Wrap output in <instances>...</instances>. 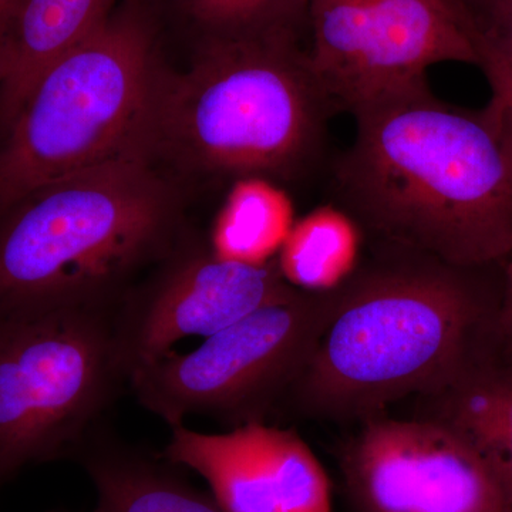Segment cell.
<instances>
[{"label": "cell", "instance_id": "cell-1", "mask_svg": "<svg viewBox=\"0 0 512 512\" xmlns=\"http://www.w3.org/2000/svg\"><path fill=\"white\" fill-rule=\"evenodd\" d=\"M350 114L330 194L363 234L463 268L511 258L512 137L494 106H454L423 83Z\"/></svg>", "mask_w": 512, "mask_h": 512}, {"label": "cell", "instance_id": "cell-2", "mask_svg": "<svg viewBox=\"0 0 512 512\" xmlns=\"http://www.w3.org/2000/svg\"><path fill=\"white\" fill-rule=\"evenodd\" d=\"M376 245L336 289L286 393L303 416L363 423L406 397L439 392L497 346L501 266L463 268Z\"/></svg>", "mask_w": 512, "mask_h": 512}, {"label": "cell", "instance_id": "cell-3", "mask_svg": "<svg viewBox=\"0 0 512 512\" xmlns=\"http://www.w3.org/2000/svg\"><path fill=\"white\" fill-rule=\"evenodd\" d=\"M299 35L205 36L187 70L161 69L144 154L239 180L316 170L338 107Z\"/></svg>", "mask_w": 512, "mask_h": 512}, {"label": "cell", "instance_id": "cell-4", "mask_svg": "<svg viewBox=\"0 0 512 512\" xmlns=\"http://www.w3.org/2000/svg\"><path fill=\"white\" fill-rule=\"evenodd\" d=\"M180 239V202L144 154L67 175L0 211V305L119 308Z\"/></svg>", "mask_w": 512, "mask_h": 512}, {"label": "cell", "instance_id": "cell-5", "mask_svg": "<svg viewBox=\"0 0 512 512\" xmlns=\"http://www.w3.org/2000/svg\"><path fill=\"white\" fill-rule=\"evenodd\" d=\"M160 72L153 22L136 0L50 64L0 134V211L59 178L144 154Z\"/></svg>", "mask_w": 512, "mask_h": 512}, {"label": "cell", "instance_id": "cell-6", "mask_svg": "<svg viewBox=\"0 0 512 512\" xmlns=\"http://www.w3.org/2000/svg\"><path fill=\"white\" fill-rule=\"evenodd\" d=\"M119 308L0 305V484L76 457L130 375Z\"/></svg>", "mask_w": 512, "mask_h": 512}, {"label": "cell", "instance_id": "cell-7", "mask_svg": "<svg viewBox=\"0 0 512 512\" xmlns=\"http://www.w3.org/2000/svg\"><path fill=\"white\" fill-rule=\"evenodd\" d=\"M335 302L336 289L266 305L190 353L170 352L141 367L128 387L170 427L192 414L234 427L264 423L301 375Z\"/></svg>", "mask_w": 512, "mask_h": 512}, {"label": "cell", "instance_id": "cell-8", "mask_svg": "<svg viewBox=\"0 0 512 512\" xmlns=\"http://www.w3.org/2000/svg\"><path fill=\"white\" fill-rule=\"evenodd\" d=\"M313 70L352 113L427 83L430 67H478L471 20L448 0H308Z\"/></svg>", "mask_w": 512, "mask_h": 512}, {"label": "cell", "instance_id": "cell-9", "mask_svg": "<svg viewBox=\"0 0 512 512\" xmlns=\"http://www.w3.org/2000/svg\"><path fill=\"white\" fill-rule=\"evenodd\" d=\"M360 512H512V498L487 461L437 420L377 416L340 456Z\"/></svg>", "mask_w": 512, "mask_h": 512}, {"label": "cell", "instance_id": "cell-10", "mask_svg": "<svg viewBox=\"0 0 512 512\" xmlns=\"http://www.w3.org/2000/svg\"><path fill=\"white\" fill-rule=\"evenodd\" d=\"M276 261L242 264L211 248H178L156 275L128 293L117 312V336L128 375L168 355L190 336L210 338L249 313L295 298Z\"/></svg>", "mask_w": 512, "mask_h": 512}, {"label": "cell", "instance_id": "cell-11", "mask_svg": "<svg viewBox=\"0 0 512 512\" xmlns=\"http://www.w3.org/2000/svg\"><path fill=\"white\" fill-rule=\"evenodd\" d=\"M117 0H15L0 32V134L47 67L113 15Z\"/></svg>", "mask_w": 512, "mask_h": 512}, {"label": "cell", "instance_id": "cell-12", "mask_svg": "<svg viewBox=\"0 0 512 512\" xmlns=\"http://www.w3.org/2000/svg\"><path fill=\"white\" fill-rule=\"evenodd\" d=\"M262 424H244L225 434L198 433L184 424L171 427L163 458L200 474L224 512H282L281 487L266 454Z\"/></svg>", "mask_w": 512, "mask_h": 512}, {"label": "cell", "instance_id": "cell-13", "mask_svg": "<svg viewBox=\"0 0 512 512\" xmlns=\"http://www.w3.org/2000/svg\"><path fill=\"white\" fill-rule=\"evenodd\" d=\"M424 419L464 437L512 498V362L497 346L439 392L421 397Z\"/></svg>", "mask_w": 512, "mask_h": 512}, {"label": "cell", "instance_id": "cell-14", "mask_svg": "<svg viewBox=\"0 0 512 512\" xmlns=\"http://www.w3.org/2000/svg\"><path fill=\"white\" fill-rule=\"evenodd\" d=\"M107 512H224L168 466L113 441L99 429L76 454Z\"/></svg>", "mask_w": 512, "mask_h": 512}, {"label": "cell", "instance_id": "cell-15", "mask_svg": "<svg viewBox=\"0 0 512 512\" xmlns=\"http://www.w3.org/2000/svg\"><path fill=\"white\" fill-rule=\"evenodd\" d=\"M362 229L336 205L316 208L295 222L276 264L285 281L308 293L335 291L356 271Z\"/></svg>", "mask_w": 512, "mask_h": 512}, {"label": "cell", "instance_id": "cell-16", "mask_svg": "<svg viewBox=\"0 0 512 512\" xmlns=\"http://www.w3.org/2000/svg\"><path fill=\"white\" fill-rule=\"evenodd\" d=\"M293 227L291 204L262 178H242L215 218L210 248L218 258L264 265L284 245Z\"/></svg>", "mask_w": 512, "mask_h": 512}, {"label": "cell", "instance_id": "cell-17", "mask_svg": "<svg viewBox=\"0 0 512 512\" xmlns=\"http://www.w3.org/2000/svg\"><path fill=\"white\" fill-rule=\"evenodd\" d=\"M262 439L281 487L282 512H332L329 478L302 437L262 424Z\"/></svg>", "mask_w": 512, "mask_h": 512}, {"label": "cell", "instance_id": "cell-18", "mask_svg": "<svg viewBox=\"0 0 512 512\" xmlns=\"http://www.w3.org/2000/svg\"><path fill=\"white\" fill-rule=\"evenodd\" d=\"M205 36L296 32L308 25V0H181Z\"/></svg>", "mask_w": 512, "mask_h": 512}, {"label": "cell", "instance_id": "cell-19", "mask_svg": "<svg viewBox=\"0 0 512 512\" xmlns=\"http://www.w3.org/2000/svg\"><path fill=\"white\" fill-rule=\"evenodd\" d=\"M476 46L480 56L478 67L490 84V104L500 113L512 137V62L481 40L476 39Z\"/></svg>", "mask_w": 512, "mask_h": 512}, {"label": "cell", "instance_id": "cell-20", "mask_svg": "<svg viewBox=\"0 0 512 512\" xmlns=\"http://www.w3.org/2000/svg\"><path fill=\"white\" fill-rule=\"evenodd\" d=\"M474 37L512 62V0H493L474 18Z\"/></svg>", "mask_w": 512, "mask_h": 512}, {"label": "cell", "instance_id": "cell-21", "mask_svg": "<svg viewBox=\"0 0 512 512\" xmlns=\"http://www.w3.org/2000/svg\"><path fill=\"white\" fill-rule=\"evenodd\" d=\"M497 349L512 362V256L501 265V296L495 320Z\"/></svg>", "mask_w": 512, "mask_h": 512}, {"label": "cell", "instance_id": "cell-22", "mask_svg": "<svg viewBox=\"0 0 512 512\" xmlns=\"http://www.w3.org/2000/svg\"><path fill=\"white\" fill-rule=\"evenodd\" d=\"M457 9H460L468 18H474L484 8H487L493 0H448Z\"/></svg>", "mask_w": 512, "mask_h": 512}, {"label": "cell", "instance_id": "cell-23", "mask_svg": "<svg viewBox=\"0 0 512 512\" xmlns=\"http://www.w3.org/2000/svg\"><path fill=\"white\" fill-rule=\"evenodd\" d=\"M13 2L15 0H0V32H2L3 25H5L6 19H8Z\"/></svg>", "mask_w": 512, "mask_h": 512}, {"label": "cell", "instance_id": "cell-24", "mask_svg": "<svg viewBox=\"0 0 512 512\" xmlns=\"http://www.w3.org/2000/svg\"><path fill=\"white\" fill-rule=\"evenodd\" d=\"M55 512H67V511H55ZM93 512H107V511L104 510V508H101L100 505H97L96 510H94Z\"/></svg>", "mask_w": 512, "mask_h": 512}]
</instances>
